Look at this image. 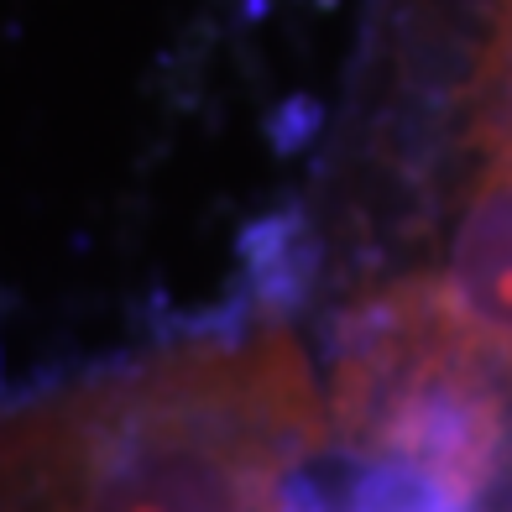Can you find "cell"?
I'll use <instances>...</instances> for the list:
<instances>
[{
    "label": "cell",
    "mask_w": 512,
    "mask_h": 512,
    "mask_svg": "<svg viewBox=\"0 0 512 512\" xmlns=\"http://www.w3.org/2000/svg\"><path fill=\"white\" fill-rule=\"evenodd\" d=\"M324 439L288 330L183 340L0 418V512H293Z\"/></svg>",
    "instance_id": "6da1fadb"
},
{
    "label": "cell",
    "mask_w": 512,
    "mask_h": 512,
    "mask_svg": "<svg viewBox=\"0 0 512 512\" xmlns=\"http://www.w3.org/2000/svg\"><path fill=\"white\" fill-rule=\"evenodd\" d=\"M330 429L366 465H403L471 507L512 439V356L476 335L439 272L387 283L345 314Z\"/></svg>",
    "instance_id": "7a4b0ae2"
},
{
    "label": "cell",
    "mask_w": 512,
    "mask_h": 512,
    "mask_svg": "<svg viewBox=\"0 0 512 512\" xmlns=\"http://www.w3.org/2000/svg\"><path fill=\"white\" fill-rule=\"evenodd\" d=\"M439 277L465 324L512 356V152L486 157Z\"/></svg>",
    "instance_id": "3957f363"
}]
</instances>
